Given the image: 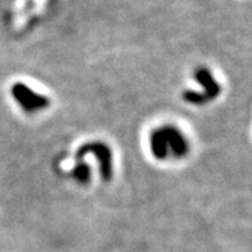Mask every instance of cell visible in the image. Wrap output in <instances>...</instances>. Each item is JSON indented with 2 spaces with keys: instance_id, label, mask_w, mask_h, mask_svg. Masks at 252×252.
I'll return each mask as SVG.
<instances>
[{
  "instance_id": "1",
  "label": "cell",
  "mask_w": 252,
  "mask_h": 252,
  "mask_svg": "<svg viewBox=\"0 0 252 252\" xmlns=\"http://www.w3.org/2000/svg\"><path fill=\"white\" fill-rule=\"evenodd\" d=\"M150 147L157 158H167L168 156L182 157L187 153V142L180 130L172 126H162L154 130L150 137Z\"/></svg>"
},
{
  "instance_id": "3",
  "label": "cell",
  "mask_w": 252,
  "mask_h": 252,
  "mask_svg": "<svg viewBox=\"0 0 252 252\" xmlns=\"http://www.w3.org/2000/svg\"><path fill=\"white\" fill-rule=\"evenodd\" d=\"M11 95L26 112H36L49 105L48 97L31 90L24 83H16L11 87Z\"/></svg>"
},
{
  "instance_id": "2",
  "label": "cell",
  "mask_w": 252,
  "mask_h": 252,
  "mask_svg": "<svg viewBox=\"0 0 252 252\" xmlns=\"http://www.w3.org/2000/svg\"><path fill=\"white\" fill-rule=\"evenodd\" d=\"M87 154H93L99 167V175L104 181H109L112 178V153L109 150V147L105 143L101 142H91V143H86L81 146L77 150L76 157L77 161L83 160L84 156Z\"/></svg>"
},
{
  "instance_id": "5",
  "label": "cell",
  "mask_w": 252,
  "mask_h": 252,
  "mask_svg": "<svg viewBox=\"0 0 252 252\" xmlns=\"http://www.w3.org/2000/svg\"><path fill=\"white\" fill-rule=\"evenodd\" d=\"M70 177L80 184H87L91 180V168L84 161H77L74 168L70 171Z\"/></svg>"
},
{
  "instance_id": "4",
  "label": "cell",
  "mask_w": 252,
  "mask_h": 252,
  "mask_svg": "<svg viewBox=\"0 0 252 252\" xmlns=\"http://www.w3.org/2000/svg\"><path fill=\"white\" fill-rule=\"evenodd\" d=\"M196 80L203 86V89L206 91V97H215L219 93V86L216 84V81L213 80L212 74L207 72L206 69H199L196 72Z\"/></svg>"
}]
</instances>
